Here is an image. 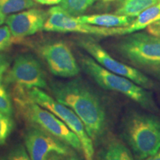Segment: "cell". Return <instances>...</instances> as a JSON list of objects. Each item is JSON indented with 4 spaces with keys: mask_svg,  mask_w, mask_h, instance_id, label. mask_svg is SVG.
Here are the masks:
<instances>
[{
    "mask_svg": "<svg viewBox=\"0 0 160 160\" xmlns=\"http://www.w3.org/2000/svg\"><path fill=\"white\" fill-rule=\"evenodd\" d=\"M26 93L32 101L54 113L60 120H62L67 127L79 137L82 144V151L85 159L93 160V141L88 134L82 122L74 112L39 88H35L26 90Z\"/></svg>",
    "mask_w": 160,
    "mask_h": 160,
    "instance_id": "5b68a950",
    "label": "cell"
},
{
    "mask_svg": "<svg viewBox=\"0 0 160 160\" xmlns=\"http://www.w3.org/2000/svg\"><path fill=\"white\" fill-rule=\"evenodd\" d=\"M98 0H62L59 6L70 15L73 17H79L85 13Z\"/></svg>",
    "mask_w": 160,
    "mask_h": 160,
    "instance_id": "e0dca14e",
    "label": "cell"
},
{
    "mask_svg": "<svg viewBox=\"0 0 160 160\" xmlns=\"http://www.w3.org/2000/svg\"><path fill=\"white\" fill-rule=\"evenodd\" d=\"M13 128L14 122L11 117L0 112V147L6 142Z\"/></svg>",
    "mask_w": 160,
    "mask_h": 160,
    "instance_id": "d6986e66",
    "label": "cell"
},
{
    "mask_svg": "<svg viewBox=\"0 0 160 160\" xmlns=\"http://www.w3.org/2000/svg\"><path fill=\"white\" fill-rule=\"evenodd\" d=\"M48 11L32 8L8 16L5 22L13 38L22 39L43 30L48 19Z\"/></svg>",
    "mask_w": 160,
    "mask_h": 160,
    "instance_id": "7c38bea8",
    "label": "cell"
},
{
    "mask_svg": "<svg viewBox=\"0 0 160 160\" xmlns=\"http://www.w3.org/2000/svg\"><path fill=\"white\" fill-rule=\"evenodd\" d=\"M39 52L52 74L71 78L79 73L80 68L76 58L69 46L63 42L45 44L40 47Z\"/></svg>",
    "mask_w": 160,
    "mask_h": 160,
    "instance_id": "30bf717a",
    "label": "cell"
},
{
    "mask_svg": "<svg viewBox=\"0 0 160 160\" xmlns=\"http://www.w3.org/2000/svg\"><path fill=\"white\" fill-rule=\"evenodd\" d=\"M157 76H158V78L160 79V68H159L157 69Z\"/></svg>",
    "mask_w": 160,
    "mask_h": 160,
    "instance_id": "f1b7e54d",
    "label": "cell"
},
{
    "mask_svg": "<svg viewBox=\"0 0 160 160\" xmlns=\"http://www.w3.org/2000/svg\"><path fill=\"white\" fill-rule=\"evenodd\" d=\"M0 112L11 117L13 114V105L11 97L5 86L0 82Z\"/></svg>",
    "mask_w": 160,
    "mask_h": 160,
    "instance_id": "44dd1931",
    "label": "cell"
},
{
    "mask_svg": "<svg viewBox=\"0 0 160 160\" xmlns=\"http://www.w3.org/2000/svg\"><path fill=\"white\" fill-rule=\"evenodd\" d=\"M123 57L136 65L160 67V37L144 33H131L119 44Z\"/></svg>",
    "mask_w": 160,
    "mask_h": 160,
    "instance_id": "ba28073f",
    "label": "cell"
},
{
    "mask_svg": "<svg viewBox=\"0 0 160 160\" xmlns=\"http://www.w3.org/2000/svg\"><path fill=\"white\" fill-rule=\"evenodd\" d=\"M4 82L13 84L25 90L47 88L46 76L39 60L31 53H23L16 58L3 78Z\"/></svg>",
    "mask_w": 160,
    "mask_h": 160,
    "instance_id": "52a82bcc",
    "label": "cell"
},
{
    "mask_svg": "<svg viewBox=\"0 0 160 160\" xmlns=\"http://www.w3.org/2000/svg\"><path fill=\"white\" fill-rule=\"evenodd\" d=\"M46 160H53L52 159H46ZM66 160H81L80 159H79V158L77 157H71L69 158V159H66Z\"/></svg>",
    "mask_w": 160,
    "mask_h": 160,
    "instance_id": "83f0119b",
    "label": "cell"
},
{
    "mask_svg": "<svg viewBox=\"0 0 160 160\" xmlns=\"http://www.w3.org/2000/svg\"><path fill=\"white\" fill-rule=\"evenodd\" d=\"M24 141L31 160H46L51 153L62 156L71 154L69 145L33 126L26 131Z\"/></svg>",
    "mask_w": 160,
    "mask_h": 160,
    "instance_id": "8fae6325",
    "label": "cell"
},
{
    "mask_svg": "<svg viewBox=\"0 0 160 160\" xmlns=\"http://www.w3.org/2000/svg\"><path fill=\"white\" fill-rule=\"evenodd\" d=\"M148 31L151 34L160 37V19L148 26Z\"/></svg>",
    "mask_w": 160,
    "mask_h": 160,
    "instance_id": "cb8c5ba5",
    "label": "cell"
},
{
    "mask_svg": "<svg viewBox=\"0 0 160 160\" xmlns=\"http://www.w3.org/2000/svg\"><path fill=\"white\" fill-rule=\"evenodd\" d=\"M38 4L45 5H55L61 2L62 0H34Z\"/></svg>",
    "mask_w": 160,
    "mask_h": 160,
    "instance_id": "d4e9b609",
    "label": "cell"
},
{
    "mask_svg": "<svg viewBox=\"0 0 160 160\" xmlns=\"http://www.w3.org/2000/svg\"><path fill=\"white\" fill-rule=\"evenodd\" d=\"M53 98L71 108L85 125L93 142L103 135L106 113L98 96L80 79L51 84Z\"/></svg>",
    "mask_w": 160,
    "mask_h": 160,
    "instance_id": "6da1fadb",
    "label": "cell"
},
{
    "mask_svg": "<svg viewBox=\"0 0 160 160\" xmlns=\"http://www.w3.org/2000/svg\"><path fill=\"white\" fill-rule=\"evenodd\" d=\"M6 18H7V15H5V13L0 10V26L5 22Z\"/></svg>",
    "mask_w": 160,
    "mask_h": 160,
    "instance_id": "4316f807",
    "label": "cell"
},
{
    "mask_svg": "<svg viewBox=\"0 0 160 160\" xmlns=\"http://www.w3.org/2000/svg\"><path fill=\"white\" fill-rule=\"evenodd\" d=\"M13 99L19 113L31 126L53 136L77 151H82L79 137L54 113L32 101L26 90L16 87Z\"/></svg>",
    "mask_w": 160,
    "mask_h": 160,
    "instance_id": "7a4b0ae2",
    "label": "cell"
},
{
    "mask_svg": "<svg viewBox=\"0 0 160 160\" xmlns=\"http://www.w3.org/2000/svg\"><path fill=\"white\" fill-rule=\"evenodd\" d=\"M124 134L138 159H145L160 149V120L153 116L131 115L125 122Z\"/></svg>",
    "mask_w": 160,
    "mask_h": 160,
    "instance_id": "277c9868",
    "label": "cell"
},
{
    "mask_svg": "<svg viewBox=\"0 0 160 160\" xmlns=\"http://www.w3.org/2000/svg\"><path fill=\"white\" fill-rule=\"evenodd\" d=\"M1 160H31V159L25 147L22 145H17L10 149Z\"/></svg>",
    "mask_w": 160,
    "mask_h": 160,
    "instance_id": "ffe728a7",
    "label": "cell"
},
{
    "mask_svg": "<svg viewBox=\"0 0 160 160\" xmlns=\"http://www.w3.org/2000/svg\"><path fill=\"white\" fill-rule=\"evenodd\" d=\"M48 16L43 30L59 33H79L95 35L98 37H110L125 34V28H104L92 25L79 21L77 17H73L60 6L52 7L48 11Z\"/></svg>",
    "mask_w": 160,
    "mask_h": 160,
    "instance_id": "8992f818",
    "label": "cell"
},
{
    "mask_svg": "<svg viewBox=\"0 0 160 160\" xmlns=\"http://www.w3.org/2000/svg\"><path fill=\"white\" fill-rule=\"evenodd\" d=\"M13 36L8 25L0 27V52L5 51L13 43Z\"/></svg>",
    "mask_w": 160,
    "mask_h": 160,
    "instance_id": "7402d4cb",
    "label": "cell"
},
{
    "mask_svg": "<svg viewBox=\"0 0 160 160\" xmlns=\"http://www.w3.org/2000/svg\"><path fill=\"white\" fill-rule=\"evenodd\" d=\"M79 62L83 71L102 88L122 93L146 109H155L151 93L145 88L128 78L108 71L91 57L81 56Z\"/></svg>",
    "mask_w": 160,
    "mask_h": 160,
    "instance_id": "3957f363",
    "label": "cell"
},
{
    "mask_svg": "<svg viewBox=\"0 0 160 160\" xmlns=\"http://www.w3.org/2000/svg\"><path fill=\"white\" fill-rule=\"evenodd\" d=\"M97 160H134L131 151L118 140H112L98 153Z\"/></svg>",
    "mask_w": 160,
    "mask_h": 160,
    "instance_id": "9a60e30c",
    "label": "cell"
},
{
    "mask_svg": "<svg viewBox=\"0 0 160 160\" xmlns=\"http://www.w3.org/2000/svg\"><path fill=\"white\" fill-rule=\"evenodd\" d=\"M160 0H123L115 14L137 17L151 6L159 2Z\"/></svg>",
    "mask_w": 160,
    "mask_h": 160,
    "instance_id": "2e32d148",
    "label": "cell"
},
{
    "mask_svg": "<svg viewBox=\"0 0 160 160\" xmlns=\"http://www.w3.org/2000/svg\"><path fill=\"white\" fill-rule=\"evenodd\" d=\"M79 45L97 62L108 71L122 76L145 88L153 87V82L147 76L131 66L113 59L105 49L91 38H85L78 41Z\"/></svg>",
    "mask_w": 160,
    "mask_h": 160,
    "instance_id": "9c48e42d",
    "label": "cell"
},
{
    "mask_svg": "<svg viewBox=\"0 0 160 160\" xmlns=\"http://www.w3.org/2000/svg\"><path fill=\"white\" fill-rule=\"evenodd\" d=\"M143 160H160V149L155 153V154L150 156V157H147L146 159Z\"/></svg>",
    "mask_w": 160,
    "mask_h": 160,
    "instance_id": "484cf974",
    "label": "cell"
},
{
    "mask_svg": "<svg viewBox=\"0 0 160 160\" xmlns=\"http://www.w3.org/2000/svg\"><path fill=\"white\" fill-rule=\"evenodd\" d=\"M82 22L104 28H125L128 27L133 22L136 18L117 14H92L81 15L77 17Z\"/></svg>",
    "mask_w": 160,
    "mask_h": 160,
    "instance_id": "4fadbf2b",
    "label": "cell"
},
{
    "mask_svg": "<svg viewBox=\"0 0 160 160\" xmlns=\"http://www.w3.org/2000/svg\"><path fill=\"white\" fill-rule=\"evenodd\" d=\"M11 59L7 55L0 53V82L3 80L6 72L9 69Z\"/></svg>",
    "mask_w": 160,
    "mask_h": 160,
    "instance_id": "603a6c76",
    "label": "cell"
},
{
    "mask_svg": "<svg viewBox=\"0 0 160 160\" xmlns=\"http://www.w3.org/2000/svg\"><path fill=\"white\" fill-rule=\"evenodd\" d=\"M159 19L160 1L140 13L131 25H130L128 27H126L125 34L134 33L136 31L142 30Z\"/></svg>",
    "mask_w": 160,
    "mask_h": 160,
    "instance_id": "5bb4252c",
    "label": "cell"
},
{
    "mask_svg": "<svg viewBox=\"0 0 160 160\" xmlns=\"http://www.w3.org/2000/svg\"><path fill=\"white\" fill-rule=\"evenodd\" d=\"M36 5L34 0H0V10L5 15L32 8Z\"/></svg>",
    "mask_w": 160,
    "mask_h": 160,
    "instance_id": "ac0fdd59",
    "label": "cell"
}]
</instances>
